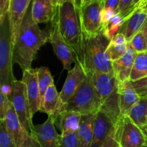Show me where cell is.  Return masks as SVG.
Masks as SVG:
<instances>
[{
	"label": "cell",
	"instance_id": "cell-1",
	"mask_svg": "<svg viewBox=\"0 0 147 147\" xmlns=\"http://www.w3.org/2000/svg\"><path fill=\"white\" fill-rule=\"evenodd\" d=\"M49 31L42 30L32 17L29 7L12 45L13 63H17L22 71L32 68L39 49L49 42Z\"/></svg>",
	"mask_w": 147,
	"mask_h": 147
},
{
	"label": "cell",
	"instance_id": "cell-2",
	"mask_svg": "<svg viewBox=\"0 0 147 147\" xmlns=\"http://www.w3.org/2000/svg\"><path fill=\"white\" fill-rule=\"evenodd\" d=\"M60 30L65 41L73 52L76 62L83 68V34L80 25L78 10L74 4L65 2L57 7Z\"/></svg>",
	"mask_w": 147,
	"mask_h": 147
},
{
	"label": "cell",
	"instance_id": "cell-3",
	"mask_svg": "<svg viewBox=\"0 0 147 147\" xmlns=\"http://www.w3.org/2000/svg\"><path fill=\"white\" fill-rule=\"evenodd\" d=\"M110 41L103 31L90 37L83 36V70L86 75L95 72L114 74L112 62L106 54Z\"/></svg>",
	"mask_w": 147,
	"mask_h": 147
},
{
	"label": "cell",
	"instance_id": "cell-4",
	"mask_svg": "<svg viewBox=\"0 0 147 147\" xmlns=\"http://www.w3.org/2000/svg\"><path fill=\"white\" fill-rule=\"evenodd\" d=\"M12 44L8 14L0 22V85L1 90L10 95L14 80L13 75Z\"/></svg>",
	"mask_w": 147,
	"mask_h": 147
},
{
	"label": "cell",
	"instance_id": "cell-5",
	"mask_svg": "<svg viewBox=\"0 0 147 147\" xmlns=\"http://www.w3.org/2000/svg\"><path fill=\"white\" fill-rule=\"evenodd\" d=\"M103 103V100L87 76L83 84L66 103L62 111H70L81 115L96 114L100 111Z\"/></svg>",
	"mask_w": 147,
	"mask_h": 147
},
{
	"label": "cell",
	"instance_id": "cell-6",
	"mask_svg": "<svg viewBox=\"0 0 147 147\" xmlns=\"http://www.w3.org/2000/svg\"><path fill=\"white\" fill-rule=\"evenodd\" d=\"M103 0H94L82 4L78 15L83 36L90 37L103 31Z\"/></svg>",
	"mask_w": 147,
	"mask_h": 147
},
{
	"label": "cell",
	"instance_id": "cell-7",
	"mask_svg": "<svg viewBox=\"0 0 147 147\" xmlns=\"http://www.w3.org/2000/svg\"><path fill=\"white\" fill-rule=\"evenodd\" d=\"M9 98L22 126L32 134L34 125L30 102L27 95L25 84L22 80H15L11 86Z\"/></svg>",
	"mask_w": 147,
	"mask_h": 147
},
{
	"label": "cell",
	"instance_id": "cell-8",
	"mask_svg": "<svg viewBox=\"0 0 147 147\" xmlns=\"http://www.w3.org/2000/svg\"><path fill=\"white\" fill-rule=\"evenodd\" d=\"M113 134L121 147H142L146 144L140 127L128 115L119 118L115 124Z\"/></svg>",
	"mask_w": 147,
	"mask_h": 147
},
{
	"label": "cell",
	"instance_id": "cell-9",
	"mask_svg": "<svg viewBox=\"0 0 147 147\" xmlns=\"http://www.w3.org/2000/svg\"><path fill=\"white\" fill-rule=\"evenodd\" d=\"M50 22V28L48 30L50 35L49 42L51 43L55 54L61 61L64 69L69 71L71 70L72 64L74 62L76 63V60L73 52L69 48L60 32L57 9L54 17Z\"/></svg>",
	"mask_w": 147,
	"mask_h": 147
},
{
	"label": "cell",
	"instance_id": "cell-10",
	"mask_svg": "<svg viewBox=\"0 0 147 147\" xmlns=\"http://www.w3.org/2000/svg\"><path fill=\"white\" fill-rule=\"evenodd\" d=\"M4 121L16 147H40L34 136L22 126L11 102Z\"/></svg>",
	"mask_w": 147,
	"mask_h": 147
},
{
	"label": "cell",
	"instance_id": "cell-11",
	"mask_svg": "<svg viewBox=\"0 0 147 147\" xmlns=\"http://www.w3.org/2000/svg\"><path fill=\"white\" fill-rule=\"evenodd\" d=\"M86 77L87 75L81 65L76 62L74 67L68 71L63 88L60 92V109L59 112L62 111L66 103L83 84Z\"/></svg>",
	"mask_w": 147,
	"mask_h": 147
},
{
	"label": "cell",
	"instance_id": "cell-12",
	"mask_svg": "<svg viewBox=\"0 0 147 147\" xmlns=\"http://www.w3.org/2000/svg\"><path fill=\"white\" fill-rule=\"evenodd\" d=\"M32 134L37 140L40 147H59L60 135L56 131L54 120L48 116L46 121L34 126Z\"/></svg>",
	"mask_w": 147,
	"mask_h": 147
},
{
	"label": "cell",
	"instance_id": "cell-13",
	"mask_svg": "<svg viewBox=\"0 0 147 147\" xmlns=\"http://www.w3.org/2000/svg\"><path fill=\"white\" fill-rule=\"evenodd\" d=\"M93 88L104 102L119 88V82L114 74L95 72L87 74Z\"/></svg>",
	"mask_w": 147,
	"mask_h": 147
},
{
	"label": "cell",
	"instance_id": "cell-14",
	"mask_svg": "<svg viewBox=\"0 0 147 147\" xmlns=\"http://www.w3.org/2000/svg\"><path fill=\"white\" fill-rule=\"evenodd\" d=\"M116 123L103 111L96 113L93 124V139L91 147H101L103 142L113 131Z\"/></svg>",
	"mask_w": 147,
	"mask_h": 147
},
{
	"label": "cell",
	"instance_id": "cell-15",
	"mask_svg": "<svg viewBox=\"0 0 147 147\" xmlns=\"http://www.w3.org/2000/svg\"><path fill=\"white\" fill-rule=\"evenodd\" d=\"M32 0H10L8 17L11 31V44L14 45L24 16Z\"/></svg>",
	"mask_w": 147,
	"mask_h": 147
},
{
	"label": "cell",
	"instance_id": "cell-16",
	"mask_svg": "<svg viewBox=\"0 0 147 147\" xmlns=\"http://www.w3.org/2000/svg\"><path fill=\"white\" fill-rule=\"evenodd\" d=\"M37 69L30 68L22 71V80L25 84L27 95L30 102L32 116L37 111H40L41 106L40 90L37 83Z\"/></svg>",
	"mask_w": 147,
	"mask_h": 147
},
{
	"label": "cell",
	"instance_id": "cell-17",
	"mask_svg": "<svg viewBox=\"0 0 147 147\" xmlns=\"http://www.w3.org/2000/svg\"><path fill=\"white\" fill-rule=\"evenodd\" d=\"M147 20V13L141 8H137L130 16L126 18L119 30L128 42L142 30Z\"/></svg>",
	"mask_w": 147,
	"mask_h": 147
},
{
	"label": "cell",
	"instance_id": "cell-18",
	"mask_svg": "<svg viewBox=\"0 0 147 147\" xmlns=\"http://www.w3.org/2000/svg\"><path fill=\"white\" fill-rule=\"evenodd\" d=\"M136 55L137 53L129 45L126 53L121 58L112 62L113 73L119 83L129 80Z\"/></svg>",
	"mask_w": 147,
	"mask_h": 147
},
{
	"label": "cell",
	"instance_id": "cell-19",
	"mask_svg": "<svg viewBox=\"0 0 147 147\" xmlns=\"http://www.w3.org/2000/svg\"><path fill=\"white\" fill-rule=\"evenodd\" d=\"M58 2L57 0H32V17L37 24L50 22L55 14Z\"/></svg>",
	"mask_w": 147,
	"mask_h": 147
},
{
	"label": "cell",
	"instance_id": "cell-20",
	"mask_svg": "<svg viewBox=\"0 0 147 147\" xmlns=\"http://www.w3.org/2000/svg\"><path fill=\"white\" fill-rule=\"evenodd\" d=\"M121 116L128 115L131 109L139 101L141 96L136 93L130 80L119 83L118 88Z\"/></svg>",
	"mask_w": 147,
	"mask_h": 147
},
{
	"label": "cell",
	"instance_id": "cell-21",
	"mask_svg": "<svg viewBox=\"0 0 147 147\" xmlns=\"http://www.w3.org/2000/svg\"><path fill=\"white\" fill-rule=\"evenodd\" d=\"M82 115L79 113L70 111H63L54 116L55 125L61 131L60 134H70L77 133L80 126Z\"/></svg>",
	"mask_w": 147,
	"mask_h": 147
},
{
	"label": "cell",
	"instance_id": "cell-22",
	"mask_svg": "<svg viewBox=\"0 0 147 147\" xmlns=\"http://www.w3.org/2000/svg\"><path fill=\"white\" fill-rule=\"evenodd\" d=\"M96 114L82 115L79 129L76 133L78 137V147L92 146L93 124Z\"/></svg>",
	"mask_w": 147,
	"mask_h": 147
},
{
	"label": "cell",
	"instance_id": "cell-23",
	"mask_svg": "<svg viewBox=\"0 0 147 147\" xmlns=\"http://www.w3.org/2000/svg\"><path fill=\"white\" fill-rule=\"evenodd\" d=\"M60 109V93L56 89L55 84L47 88L40 106V111L45 113L48 116H54Z\"/></svg>",
	"mask_w": 147,
	"mask_h": 147
},
{
	"label": "cell",
	"instance_id": "cell-24",
	"mask_svg": "<svg viewBox=\"0 0 147 147\" xmlns=\"http://www.w3.org/2000/svg\"><path fill=\"white\" fill-rule=\"evenodd\" d=\"M129 42L126 41L124 36L118 33L110 41L106 50V54L111 61L113 62L121 58L127 51Z\"/></svg>",
	"mask_w": 147,
	"mask_h": 147
},
{
	"label": "cell",
	"instance_id": "cell-25",
	"mask_svg": "<svg viewBox=\"0 0 147 147\" xmlns=\"http://www.w3.org/2000/svg\"><path fill=\"white\" fill-rule=\"evenodd\" d=\"M128 116L138 126L146 124L147 98H141L139 101L131 109Z\"/></svg>",
	"mask_w": 147,
	"mask_h": 147
},
{
	"label": "cell",
	"instance_id": "cell-26",
	"mask_svg": "<svg viewBox=\"0 0 147 147\" xmlns=\"http://www.w3.org/2000/svg\"><path fill=\"white\" fill-rule=\"evenodd\" d=\"M100 110L103 111L106 114L109 115L116 123L119 118L121 117L118 89L103 102Z\"/></svg>",
	"mask_w": 147,
	"mask_h": 147
},
{
	"label": "cell",
	"instance_id": "cell-27",
	"mask_svg": "<svg viewBox=\"0 0 147 147\" xmlns=\"http://www.w3.org/2000/svg\"><path fill=\"white\" fill-rule=\"evenodd\" d=\"M146 76H147V53H137L129 80L136 81Z\"/></svg>",
	"mask_w": 147,
	"mask_h": 147
},
{
	"label": "cell",
	"instance_id": "cell-28",
	"mask_svg": "<svg viewBox=\"0 0 147 147\" xmlns=\"http://www.w3.org/2000/svg\"><path fill=\"white\" fill-rule=\"evenodd\" d=\"M37 83H38L39 90H40L41 103L43 97L47 91V88L51 85L54 84V80L52 76L50 70L46 67H40L37 68Z\"/></svg>",
	"mask_w": 147,
	"mask_h": 147
},
{
	"label": "cell",
	"instance_id": "cell-29",
	"mask_svg": "<svg viewBox=\"0 0 147 147\" xmlns=\"http://www.w3.org/2000/svg\"><path fill=\"white\" fill-rule=\"evenodd\" d=\"M123 21L124 19L119 13H116L103 24V31L109 40H111L119 33Z\"/></svg>",
	"mask_w": 147,
	"mask_h": 147
},
{
	"label": "cell",
	"instance_id": "cell-30",
	"mask_svg": "<svg viewBox=\"0 0 147 147\" xmlns=\"http://www.w3.org/2000/svg\"><path fill=\"white\" fill-rule=\"evenodd\" d=\"M129 45L134 49L136 53L147 52V42L143 32L141 30L132 38Z\"/></svg>",
	"mask_w": 147,
	"mask_h": 147
},
{
	"label": "cell",
	"instance_id": "cell-31",
	"mask_svg": "<svg viewBox=\"0 0 147 147\" xmlns=\"http://www.w3.org/2000/svg\"><path fill=\"white\" fill-rule=\"evenodd\" d=\"M136 9L134 4V0H120L117 12L125 20Z\"/></svg>",
	"mask_w": 147,
	"mask_h": 147
},
{
	"label": "cell",
	"instance_id": "cell-32",
	"mask_svg": "<svg viewBox=\"0 0 147 147\" xmlns=\"http://www.w3.org/2000/svg\"><path fill=\"white\" fill-rule=\"evenodd\" d=\"M0 147H16L7 131L4 121H0Z\"/></svg>",
	"mask_w": 147,
	"mask_h": 147
},
{
	"label": "cell",
	"instance_id": "cell-33",
	"mask_svg": "<svg viewBox=\"0 0 147 147\" xmlns=\"http://www.w3.org/2000/svg\"><path fill=\"white\" fill-rule=\"evenodd\" d=\"M10 103L11 100L9 96L0 90V121H4L5 120Z\"/></svg>",
	"mask_w": 147,
	"mask_h": 147
},
{
	"label": "cell",
	"instance_id": "cell-34",
	"mask_svg": "<svg viewBox=\"0 0 147 147\" xmlns=\"http://www.w3.org/2000/svg\"><path fill=\"white\" fill-rule=\"evenodd\" d=\"M59 147H78L77 134H60Z\"/></svg>",
	"mask_w": 147,
	"mask_h": 147
},
{
	"label": "cell",
	"instance_id": "cell-35",
	"mask_svg": "<svg viewBox=\"0 0 147 147\" xmlns=\"http://www.w3.org/2000/svg\"><path fill=\"white\" fill-rule=\"evenodd\" d=\"M131 83L136 93L141 97H146L147 96V76L136 81H131Z\"/></svg>",
	"mask_w": 147,
	"mask_h": 147
},
{
	"label": "cell",
	"instance_id": "cell-36",
	"mask_svg": "<svg viewBox=\"0 0 147 147\" xmlns=\"http://www.w3.org/2000/svg\"><path fill=\"white\" fill-rule=\"evenodd\" d=\"M10 0H0V22L3 21L9 12Z\"/></svg>",
	"mask_w": 147,
	"mask_h": 147
},
{
	"label": "cell",
	"instance_id": "cell-37",
	"mask_svg": "<svg viewBox=\"0 0 147 147\" xmlns=\"http://www.w3.org/2000/svg\"><path fill=\"white\" fill-rule=\"evenodd\" d=\"M114 130V129H113ZM113 130L110 134L109 135L105 142H103L101 147H121L119 144L118 143L117 140L116 139L113 134Z\"/></svg>",
	"mask_w": 147,
	"mask_h": 147
},
{
	"label": "cell",
	"instance_id": "cell-38",
	"mask_svg": "<svg viewBox=\"0 0 147 147\" xmlns=\"http://www.w3.org/2000/svg\"><path fill=\"white\" fill-rule=\"evenodd\" d=\"M119 3H120V0H105L104 9L113 10L117 12Z\"/></svg>",
	"mask_w": 147,
	"mask_h": 147
},
{
	"label": "cell",
	"instance_id": "cell-39",
	"mask_svg": "<svg viewBox=\"0 0 147 147\" xmlns=\"http://www.w3.org/2000/svg\"><path fill=\"white\" fill-rule=\"evenodd\" d=\"M138 8H141L147 13V0H142Z\"/></svg>",
	"mask_w": 147,
	"mask_h": 147
},
{
	"label": "cell",
	"instance_id": "cell-40",
	"mask_svg": "<svg viewBox=\"0 0 147 147\" xmlns=\"http://www.w3.org/2000/svg\"><path fill=\"white\" fill-rule=\"evenodd\" d=\"M142 130V131L143 132L144 134V136L145 139H146V144H147V124L143 125L142 126H139Z\"/></svg>",
	"mask_w": 147,
	"mask_h": 147
},
{
	"label": "cell",
	"instance_id": "cell-41",
	"mask_svg": "<svg viewBox=\"0 0 147 147\" xmlns=\"http://www.w3.org/2000/svg\"><path fill=\"white\" fill-rule=\"evenodd\" d=\"M142 32H143V34H144V35L145 39H146V42H147V20H146V22H145L143 28L142 29Z\"/></svg>",
	"mask_w": 147,
	"mask_h": 147
},
{
	"label": "cell",
	"instance_id": "cell-42",
	"mask_svg": "<svg viewBox=\"0 0 147 147\" xmlns=\"http://www.w3.org/2000/svg\"><path fill=\"white\" fill-rule=\"evenodd\" d=\"M82 4H83V0H75V6L78 10L80 9Z\"/></svg>",
	"mask_w": 147,
	"mask_h": 147
},
{
	"label": "cell",
	"instance_id": "cell-43",
	"mask_svg": "<svg viewBox=\"0 0 147 147\" xmlns=\"http://www.w3.org/2000/svg\"><path fill=\"white\" fill-rule=\"evenodd\" d=\"M65 2H71V3H73V4H75V0H60V2L59 4H63V3H65Z\"/></svg>",
	"mask_w": 147,
	"mask_h": 147
},
{
	"label": "cell",
	"instance_id": "cell-44",
	"mask_svg": "<svg viewBox=\"0 0 147 147\" xmlns=\"http://www.w3.org/2000/svg\"><path fill=\"white\" fill-rule=\"evenodd\" d=\"M141 1H142V0H134V6L136 7V8H138Z\"/></svg>",
	"mask_w": 147,
	"mask_h": 147
},
{
	"label": "cell",
	"instance_id": "cell-45",
	"mask_svg": "<svg viewBox=\"0 0 147 147\" xmlns=\"http://www.w3.org/2000/svg\"><path fill=\"white\" fill-rule=\"evenodd\" d=\"M94 1V0H83V4H86V3L90 2V1Z\"/></svg>",
	"mask_w": 147,
	"mask_h": 147
},
{
	"label": "cell",
	"instance_id": "cell-46",
	"mask_svg": "<svg viewBox=\"0 0 147 147\" xmlns=\"http://www.w3.org/2000/svg\"><path fill=\"white\" fill-rule=\"evenodd\" d=\"M142 147H147V144H145L144 145V146H142Z\"/></svg>",
	"mask_w": 147,
	"mask_h": 147
},
{
	"label": "cell",
	"instance_id": "cell-47",
	"mask_svg": "<svg viewBox=\"0 0 147 147\" xmlns=\"http://www.w3.org/2000/svg\"><path fill=\"white\" fill-rule=\"evenodd\" d=\"M57 2H58V4H60V0H57Z\"/></svg>",
	"mask_w": 147,
	"mask_h": 147
},
{
	"label": "cell",
	"instance_id": "cell-48",
	"mask_svg": "<svg viewBox=\"0 0 147 147\" xmlns=\"http://www.w3.org/2000/svg\"><path fill=\"white\" fill-rule=\"evenodd\" d=\"M146 124H147V117H146Z\"/></svg>",
	"mask_w": 147,
	"mask_h": 147
},
{
	"label": "cell",
	"instance_id": "cell-49",
	"mask_svg": "<svg viewBox=\"0 0 147 147\" xmlns=\"http://www.w3.org/2000/svg\"><path fill=\"white\" fill-rule=\"evenodd\" d=\"M146 98H147V96H146Z\"/></svg>",
	"mask_w": 147,
	"mask_h": 147
},
{
	"label": "cell",
	"instance_id": "cell-50",
	"mask_svg": "<svg viewBox=\"0 0 147 147\" xmlns=\"http://www.w3.org/2000/svg\"><path fill=\"white\" fill-rule=\"evenodd\" d=\"M103 1H105V0H103Z\"/></svg>",
	"mask_w": 147,
	"mask_h": 147
},
{
	"label": "cell",
	"instance_id": "cell-51",
	"mask_svg": "<svg viewBox=\"0 0 147 147\" xmlns=\"http://www.w3.org/2000/svg\"><path fill=\"white\" fill-rule=\"evenodd\" d=\"M146 53H147V52H146Z\"/></svg>",
	"mask_w": 147,
	"mask_h": 147
},
{
	"label": "cell",
	"instance_id": "cell-52",
	"mask_svg": "<svg viewBox=\"0 0 147 147\" xmlns=\"http://www.w3.org/2000/svg\"></svg>",
	"mask_w": 147,
	"mask_h": 147
}]
</instances>
